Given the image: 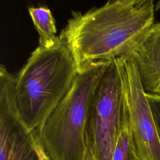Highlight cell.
Returning a JSON list of instances; mask_svg holds the SVG:
<instances>
[{
  "instance_id": "obj_1",
  "label": "cell",
  "mask_w": 160,
  "mask_h": 160,
  "mask_svg": "<svg viewBox=\"0 0 160 160\" xmlns=\"http://www.w3.org/2000/svg\"><path fill=\"white\" fill-rule=\"evenodd\" d=\"M72 13L59 37L79 71L125 57L154 24V4L152 0H109L84 12Z\"/></svg>"
},
{
  "instance_id": "obj_10",
  "label": "cell",
  "mask_w": 160,
  "mask_h": 160,
  "mask_svg": "<svg viewBox=\"0 0 160 160\" xmlns=\"http://www.w3.org/2000/svg\"><path fill=\"white\" fill-rule=\"evenodd\" d=\"M160 141V95L146 94Z\"/></svg>"
},
{
  "instance_id": "obj_8",
  "label": "cell",
  "mask_w": 160,
  "mask_h": 160,
  "mask_svg": "<svg viewBox=\"0 0 160 160\" xmlns=\"http://www.w3.org/2000/svg\"><path fill=\"white\" fill-rule=\"evenodd\" d=\"M34 28L39 34V47L49 48L59 40L56 35L55 19L51 10L44 5L29 6L28 8Z\"/></svg>"
},
{
  "instance_id": "obj_6",
  "label": "cell",
  "mask_w": 160,
  "mask_h": 160,
  "mask_svg": "<svg viewBox=\"0 0 160 160\" xmlns=\"http://www.w3.org/2000/svg\"><path fill=\"white\" fill-rule=\"evenodd\" d=\"M121 73L129 124L139 160H160V141L134 62L116 59Z\"/></svg>"
},
{
  "instance_id": "obj_2",
  "label": "cell",
  "mask_w": 160,
  "mask_h": 160,
  "mask_svg": "<svg viewBox=\"0 0 160 160\" xmlns=\"http://www.w3.org/2000/svg\"><path fill=\"white\" fill-rule=\"evenodd\" d=\"M79 69L59 38L49 48L38 46L15 74V98L20 114L32 131H39L71 88Z\"/></svg>"
},
{
  "instance_id": "obj_7",
  "label": "cell",
  "mask_w": 160,
  "mask_h": 160,
  "mask_svg": "<svg viewBox=\"0 0 160 160\" xmlns=\"http://www.w3.org/2000/svg\"><path fill=\"white\" fill-rule=\"evenodd\" d=\"M124 58L134 62L144 92L160 95V22L154 23Z\"/></svg>"
},
{
  "instance_id": "obj_5",
  "label": "cell",
  "mask_w": 160,
  "mask_h": 160,
  "mask_svg": "<svg viewBox=\"0 0 160 160\" xmlns=\"http://www.w3.org/2000/svg\"><path fill=\"white\" fill-rule=\"evenodd\" d=\"M15 76L0 72V160H51L38 132L28 128L17 106Z\"/></svg>"
},
{
  "instance_id": "obj_3",
  "label": "cell",
  "mask_w": 160,
  "mask_h": 160,
  "mask_svg": "<svg viewBox=\"0 0 160 160\" xmlns=\"http://www.w3.org/2000/svg\"><path fill=\"white\" fill-rule=\"evenodd\" d=\"M109 62H97L79 70L42 126L39 134L51 160H90L86 123L95 91Z\"/></svg>"
},
{
  "instance_id": "obj_9",
  "label": "cell",
  "mask_w": 160,
  "mask_h": 160,
  "mask_svg": "<svg viewBox=\"0 0 160 160\" xmlns=\"http://www.w3.org/2000/svg\"><path fill=\"white\" fill-rule=\"evenodd\" d=\"M112 160H139L129 128L128 112L125 98L120 132Z\"/></svg>"
},
{
  "instance_id": "obj_4",
  "label": "cell",
  "mask_w": 160,
  "mask_h": 160,
  "mask_svg": "<svg viewBox=\"0 0 160 160\" xmlns=\"http://www.w3.org/2000/svg\"><path fill=\"white\" fill-rule=\"evenodd\" d=\"M124 106L122 80L116 60L109 62L95 91L86 128L90 160H112Z\"/></svg>"
}]
</instances>
